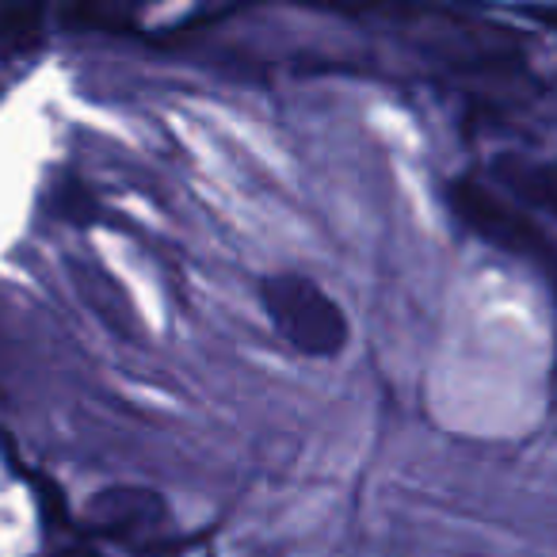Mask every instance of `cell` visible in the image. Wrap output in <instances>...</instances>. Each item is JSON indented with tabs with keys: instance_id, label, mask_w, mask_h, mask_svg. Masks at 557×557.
Segmentation results:
<instances>
[{
	"instance_id": "6da1fadb",
	"label": "cell",
	"mask_w": 557,
	"mask_h": 557,
	"mask_svg": "<svg viewBox=\"0 0 557 557\" xmlns=\"http://www.w3.org/2000/svg\"><path fill=\"white\" fill-rule=\"evenodd\" d=\"M260 306L275 333L310 359H333L348 348V313L318 278L298 271H275L260 283Z\"/></svg>"
},
{
	"instance_id": "3957f363",
	"label": "cell",
	"mask_w": 557,
	"mask_h": 557,
	"mask_svg": "<svg viewBox=\"0 0 557 557\" xmlns=\"http://www.w3.org/2000/svg\"><path fill=\"white\" fill-rule=\"evenodd\" d=\"M88 527L92 534L111 542H123L134 549H153L169 534V504L161 493L141 485H115L103 488L88 500Z\"/></svg>"
},
{
	"instance_id": "5b68a950",
	"label": "cell",
	"mask_w": 557,
	"mask_h": 557,
	"mask_svg": "<svg viewBox=\"0 0 557 557\" xmlns=\"http://www.w3.org/2000/svg\"><path fill=\"white\" fill-rule=\"evenodd\" d=\"M54 557H103V554L92 546H65L62 554H54Z\"/></svg>"
},
{
	"instance_id": "7a4b0ae2",
	"label": "cell",
	"mask_w": 557,
	"mask_h": 557,
	"mask_svg": "<svg viewBox=\"0 0 557 557\" xmlns=\"http://www.w3.org/2000/svg\"><path fill=\"white\" fill-rule=\"evenodd\" d=\"M447 199L450 210L458 214V222L470 233H478L481 240H488V245L504 248V252L519 256V260L549 256V240L539 230V222L519 202H511L496 184H485V180L473 176L455 180Z\"/></svg>"
},
{
	"instance_id": "277c9868",
	"label": "cell",
	"mask_w": 557,
	"mask_h": 557,
	"mask_svg": "<svg viewBox=\"0 0 557 557\" xmlns=\"http://www.w3.org/2000/svg\"><path fill=\"white\" fill-rule=\"evenodd\" d=\"M493 184L527 214H546L557 222V161L531 153H500L488 164Z\"/></svg>"
}]
</instances>
